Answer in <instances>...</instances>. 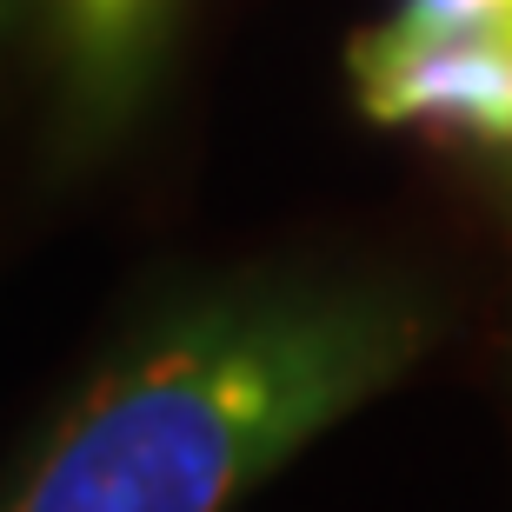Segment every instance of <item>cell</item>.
<instances>
[{"instance_id": "cell-1", "label": "cell", "mask_w": 512, "mask_h": 512, "mask_svg": "<svg viewBox=\"0 0 512 512\" xmlns=\"http://www.w3.org/2000/svg\"><path fill=\"white\" fill-rule=\"evenodd\" d=\"M433 306L393 280H227L133 326L20 453L0 512H233L393 386Z\"/></svg>"}, {"instance_id": "cell-4", "label": "cell", "mask_w": 512, "mask_h": 512, "mask_svg": "<svg viewBox=\"0 0 512 512\" xmlns=\"http://www.w3.org/2000/svg\"><path fill=\"white\" fill-rule=\"evenodd\" d=\"M7 20H20V0H0V34H7Z\"/></svg>"}, {"instance_id": "cell-2", "label": "cell", "mask_w": 512, "mask_h": 512, "mask_svg": "<svg viewBox=\"0 0 512 512\" xmlns=\"http://www.w3.org/2000/svg\"><path fill=\"white\" fill-rule=\"evenodd\" d=\"M360 107L386 127H433L512 147V0L479 14H406L353 40Z\"/></svg>"}, {"instance_id": "cell-3", "label": "cell", "mask_w": 512, "mask_h": 512, "mask_svg": "<svg viewBox=\"0 0 512 512\" xmlns=\"http://www.w3.org/2000/svg\"><path fill=\"white\" fill-rule=\"evenodd\" d=\"M167 27L173 0H54L60 87H67L74 140H107L114 127H127V114L153 87Z\"/></svg>"}]
</instances>
